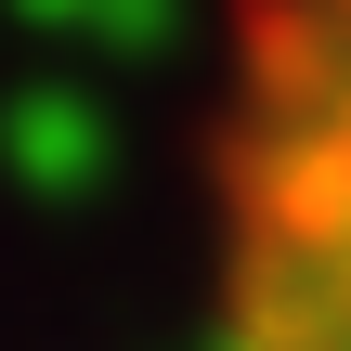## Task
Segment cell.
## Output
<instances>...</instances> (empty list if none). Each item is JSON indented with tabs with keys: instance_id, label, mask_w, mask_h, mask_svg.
I'll use <instances>...</instances> for the list:
<instances>
[{
	"instance_id": "6da1fadb",
	"label": "cell",
	"mask_w": 351,
	"mask_h": 351,
	"mask_svg": "<svg viewBox=\"0 0 351 351\" xmlns=\"http://www.w3.org/2000/svg\"><path fill=\"white\" fill-rule=\"evenodd\" d=\"M221 351H351V0H261L221 143Z\"/></svg>"
}]
</instances>
